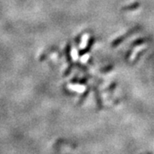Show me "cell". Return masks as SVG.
I'll list each match as a JSON object with an SVG mask.
<instances>
[{
    "label": "cell",
    "instance_id": "7a4b0ae2",
    "mask_svg": "<svg viewBox=\"0 0 154 154\" xmlns=\"http://www.w3.org/2000/svg\"><path fill=\"white\" fill-rule=\"evenodd\" d=\"M70 88L76 91V92H79V93H82V92L85 91V87L82 85H71Z\"/></svg>",
    "mask_w": 154,
    "mask_h": 154
},
{
    "label": "cell",
    "instance_id": "3957f363",
    "mask_svg": "<svg viewBox=\"0 0 154 154\" xmlns=\"http://www.w3.org/2000/svg\"><path fill=\"white\" fill-rule=\"evenodd\" d=\"M138 6H139V4H134V5H133L131 6H128L127 8H124L123 10L124 11H128V10H133V9H136V8H138Z\"/></svg>",
    "mask_w": 154,
    "mask_h": 154
},
{
    "label": "cell",
    "instance_id": "277c9868",
    "mask_svg": "<svg viewBox=\"0 0 154 154\" xmlns=\"http://www.w3.org/2000/svg\"><path fill=\"white\" fill-rule=\"evenodd\" d=\"M72 57H73V58L75 59V60H76L77 59V57H78V55H77V51H72Z\"/></svg>",
    "mask_w": 154,
    "mask_h": 154
},
{
    "label": "cell",
    "instance_id": "6da1fadb",
    "mask_svg": "<svg viewBox=\"0 0 154 154\" xmlns=\"http://www.w3.org/2000/svg\"><path fill=\"white\" fill-rule=\"evenodd\" d=\"M88 38H89V37H88V33H86V34L82 37V42H81V45H80V48L82 50L86 48L87 44H88Z\"/></svg>",
    "mask_w": 154,
    "mask_h": 154
}]
</instances>
